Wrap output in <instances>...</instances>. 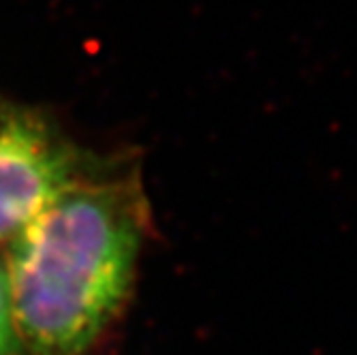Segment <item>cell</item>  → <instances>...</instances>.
<instances>
[{
	"mask_svg": "<svg viewBox=\"0 0 357 355\" xmlns=\"http://www.w3.org/2000/svg\"><path fill=\"white\" fill-rule=\"evenodd\" d=\"M150 229L137 158L96 156L0 252L11 355H92L133 296Z\"/></svg>",
	"mask_w": 357,
	"mask_h": 355,
	"instance_id": "1",
	"label": "cell"
},
{
	"mask_svg": "<svg viewBox=\"0 0 357 355\" xmlns=\"http://www.w3.org/2000/svg\"><path fill=\"white\" fill-rule=\"evenodd\" d=\"M94 160L37 112L0 99V252Z\"/></svg>",
	"mask_w": 357,
	"mask_h": 355,
	"instance_id": "2",
	"label": "cell"
},
{
	"mask_svg": "<svg viewBox=\"0 0 357 355\" xmlns=\"http://www.w3.org/2000/svg\"><path fill=\"white\" fill-rule=\"evenodd\" d=\"M11 326H9V306H7V287L5 274L0 266V355H11Z\"/></svg>",
	"mask_w": 357,
	"mask_h": 355,
	"instance_id": "3",
	"label": "cell"
}]
</instances>
